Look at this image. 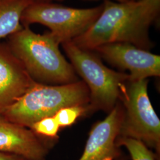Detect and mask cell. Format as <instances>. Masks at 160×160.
I'll return each instance as SVG.
<instances>
[{
  "label": "cell",
  "instance_id": "6da1fadb",
  "mask_svg": "<svg viewBox=\"0 0 160 160\" xmlns=\"http://www.w3.org/2000/svg\"><path fill=\"white\" fill-rule=\"evenodd\" d=\"M160 0L124 2L104 0L99 17L84 34L72 40L80 48L93 51L112 43H127L149 51L153 47L149 29L158 20Z\"/></svg>",
  "mask_w": 160,
  "mask_h": 160
},
{
  "label": "cell",
  "instance_id": "7a4b0ae2",
  "mask_svg": "<svg viewBox=\"0 0 160 160\" xmlns=\"http://www.w3.org/2000/svg\"><path fill=\"white\" fill-rule=\"evenodd\" d=\"M8 38L6 44L35 82L63 85L79 81L60 51V43L50 32L38 34L23 26Z\"/></svg>",
  "mask_w": 160,
  "mask_h": 160
},
{
  "label": "cell",
  "instance_id": "3957f363",
  "mask_svg": "<svg viewBox=\"0 0 160 160\" xmlns=\"http://www.w3.org/2000/svg\"><path fill=\"white\" fill-rule=\"evenodd\" d=\"M90 92L84 81L63 85L36 82L7 109L0 118L30 128L37 121L53 116L60 109L76 105H88Z\"/></svg>",
  "mask_w": 160,
  "mask_h": 160
},
{
  "label": "cell",
  "instance_id": "277c9868",
  "mask_svg": "<svg viewBox=\"0 0 160 160\" xmlns=\"http://www.w3.org/2000/svg\"><path fill=\"white\" fill-rule=\"evenodd\" d=\"M61 45L75 71L88 88L90 110L110 112L118 103L121 88L129 80V74L108 68L92 51L80 48L72 41Z\"/></svg>",
  "mask_w": 160,
  "mask_h": 160
},
{
  "label": "cell",
  "instance_id": "5b68a950",
  "mask_svg": "<svg viewBox=\"0 0 160 160\" xmlns=\"http://www.w3.org/2000/svg\"><path fill=\"white\" fill-rule=\"evenodd\" d=\"M124 116L119 135L142 142L160 157V120L148 94V80H128L121 88Z\"/></svg>",
  "mask_w": 160,
  "mask_h": 160
},
{
  "label": "cell",
  "instance_id": "8992f818",
  "mask_svg": "<svg viewBox=\"0 0 160 160\" xmlns=\"http://www.w3.org/2000/svg\"><path fill=\"white\" fill-rule=\"evenodd\" d=\"M103 4L90 8H76L50 1H34L23 12V26L32 24L45 26L60 44L84 34L96 22Z\"/></svg>",
  "mask_w": 160,
  "mask_h": 160
},
{
  "label": "cell",
  "instance_id": "52a82bcc",
  "mask_svg": "<svg viewBox=\"0 0 160 160\" xmlns=\"http://www.w3.org/2000/svg\"><path fill=\"white\" fill-rule=\"evenodd\" d=\"M93 51L110 64L130 72L129 81L147 79L160 75V57L127 43H112Z\"/></svg>",
  "mask_w": 160,
  "mask_h": 160
},
{
  "label": "cell",
  "instance_id": "ba28073f",
  "mask_svg": "<svg viewBox=\"0 0 160 160\" xmlns=\"http://www.w3.org/2000/svg\"><path fill=\"white\" fill-rule=\"evenodd\" d=\"M123 116V106L118 102L104 120L93 126L78 160H115L120 157L121 151L116 144V139Z\"/></svg>",
  "mask_w": 160,
  "mask_h": 160
},
{
  "label": "cell",
  "instance_id": "9c48e42d",
  "mask_svg": "<svg viewBox=\"0 0 160 160\" xmlns=\"http://www.w3.org/2000/svg\"><path fill=\"white\" fill-rule=\"evenodd\" d=\"M36 83L7 45L0 43V117Z\"/></svg>",
  "mask_w": 160,
  "mask_h": 160
},
{
  "label": "cell",
  "instance_id": "30bf717a",
  "mask_svg": "<svg viewBox=\"0 0 160 160\" xmlns=\"http://www.w3.org/2000/svg\"><path fill=\"white\" fill-rule=\"evenodd\" d=\"M30 129L0 118V152L28 160H46L49 145Z\"/></svg>",
  "mask_w": 160,
  "mask_h": 160
},
{
  "label": "cell",
  "instance_id": "8fae6325",
  "mask_svg": "<svg viewBox=\"0 0 160 160\" xmlns=\"http://www.w3.org/2000/svg\"><path fill=\"white\" fill-rule=\"evenodd\" d=\"M35 0H0V39L23 29L21 19Z\"/></svg>",
  "mask_w": 160,
  "mask_h": 160
},
{
  "label": "cell",
  "instance_id": "7c38bea8",
  "mask_svg": "<svg viewBox=\"0 0 160 160\" xmlns=\"http://www.w3.org/2000/svg\"><path fill=\"white\" fill-rule=\"evenodd\" d=\"M118 147H125L131 155L132 160H158L159 158L144 143L131 138L118 136L116 139Z\"/></svg>",
  "mask_w": 160,
  "mask_h": 160
},
{
  "label": "cell",
  "instance_id": "4fadbf2b",
  "mask_svg": "<svg viewBox=\"0 0 160 160\" xmlns=\"http://www.w3.org/2000/svg\"><path fill=\"white\" fill-rule=\"evenodd\" d=\"M90 110L88 105H76L60 109L53 116L60 128L72 125L82 114Z\"/></svg>",
  "mask_w": 160,
  "mask_h": 160
},
{
  "label": "cell",
  "instance_id": "5bb4252c",
  "mask_svg": "<svg viewBox=\"0 0 160 160\" xmlns=\"http://www.w3.org/2000/svg\"><path fill=\"white\" fill-rule=\"evenodd\" d=\"M60 127L54 116L43 118L34 123L29 128L36 135L49 139L57 138Z\"/></svg>",
  "mask_w": 160,
  "mask_h": 160
},
{
  "label": "cell",
  "instance_id": "9a60e30c",
  "mask_svg": "<svg viewBox=\"0 0 160 160\" xmlns=\"http://www.w3.org/2000/svg\"><path fill=\"white\" fill-rule=\"evenodd\" d=\"M0 160H28L17 155L0 152Z\"/></svg>",
  "mask_w": 160,
  "mask_h": 160
},
{
  "label": "cell",
  "instance_id": "2e32d148",
  "mask_svg": "<svg viewBox=\"0 0 160 160\" xmlns=\"http://www.w3.org/2000/svg\"><path fill=\"white\" fill-rule=\"evenodd\" d=\"M116 2H127L128 0H115Z\"/></svg>",
  "mask_w": 160,
  "mask_h": 160
},
{
  "label": "cell",
  "instance_id": "e0dca14e",
  "mask_svg": "<svg viewBox=\"0 0 160 160\" xmlns=\"http://www.w3.org/2000/svg\"><path fill=\"white\" fill-rule=\"evenodd\" d=\"M115 160H125V158L124 157L121 156L120 157L118 158H117V159H116Z\"/></svg>",
  "mask_w": 160,
  "mask_h": 160
},
{
  "label": "cell",
  "instance_id": "ac0fdd59",
  "mask_svg": "<svg viewBox=\"0 0 160 160\" xmlns=\"http://www.w3.org/2000/svg\"><path fill=\"white\" fill-rule=\"evenodd\" d=\"M36 1H50L51 0H35Z\"/></svg>",
  "mask_w": 160,
  "mask_h": 160
},
{
  "label": "cell",
  "instance_id": "d6986e66",
  "mask_svg": "<svg viewBox=\"0 0 160 160\" xmlns=\"http://www.w3.org/2000/svg\"><path fill=\"white\" fill-rule=\"evenodd\" d=\"M128 1H136V0H128Z\"/></svg>",
  "mask_w": 160,
  "mask_h": 160
}]
</instances>
